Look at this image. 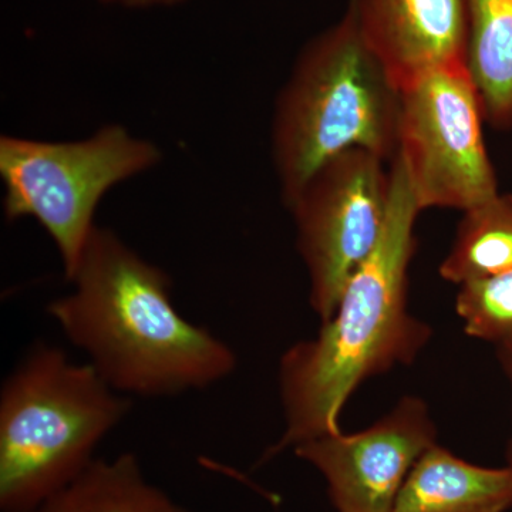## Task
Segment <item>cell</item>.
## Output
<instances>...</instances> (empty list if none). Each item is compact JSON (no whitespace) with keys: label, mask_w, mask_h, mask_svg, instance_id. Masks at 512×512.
<instances>
[{"label":"cell","mask_w":512,"mask_h":512,"mask_svg":"<svg viewBox=\"0 0 512 512\" xmlns=\"http://www.w3.org/2000/svg\"><path fill=\"white\" fill-rule=\"evenodd\" d=\"M390 207L379 244L349 279L335 312L312 339L279 360L285 429L265 458L340 429V414L360 384L412 365L433 330L410 312L409 269L420 207L399 157L392 160Z\"/></svg>","instance_id":"obj_1"},{"label":"cell","mask_w":512,"mask_h":512,"mask_svg":"<svg viewBox=\"0 0 512 512\" xmlns=\"http://www.w3.org/2000/svg\"><path fill=\"white\" fill-rule=\"evenodd\" d=\"M69 281L73 291L47 313L116 392L178 396L237 369L231 346L177 311L167 272L111 229L94 227Z\"/></svg>","instance_id":"obj_2"},{"label":"cell","mask_w":512,"mask_h":512,"mask_svg":"<svg viewBox=\"0 0 512 512\" xmlns=\"http://www.w3.org/2000/svg\"><path fill=\"white\" fill-rule=\"evenodd\" d=\"M402 93L360 35L348 5L309 40L275 104L272 158L284 205L333 157L353 150L392 161Z\"/></svg>","instance_id":"obj_3"},{"label":"cell","mask_w":512,"mask_h":512,"mask_svg":"<svg viewBox=\"0 0 512 512\" xmlns=\"http://www.w3.org/2000/svg\"><path fill=\"white\" fill-rule=\"evenodd\" d=\"M131 409L90 363L37 342L0 392V508L30 512L93 463Z\"/></svg>","instance_id":"obj_4"},{"label":"cell","mask_w":512,"mask_h":512,"mask_svg":"<svg viewBox=\"0 0 512 512\" xmlns=\"http://www.w3.org/2000/svg\"><path fill=\"white\" fill-rule=\"evenodd\" d=\"M163 160L151 141L119 124L79 141L0 138V177L8 221L33 218L55 242L64 276L72 278L104 195Z\"/></svg>","instance_id":"obj_5"},{"label":"cell","mask_w":512,"mask_h":512,"mask_svg":"<svg viewBox=\"0 0 512 512\" xmlns=\"http://www.w3.org/2000/svg\"><path fill=\"white\" fill-rule=\"evenodd\" d=\"M484 124L467 66L427 74L403 90L396 156L421 211L464 212L500 192Z\"/></svg>","instance_id":"obj_6"},{"label":"cell","mask_w":512,"mask_h":512,"mask_svg":"<svg viewBox=\"0 0 512 512\" xmlns=\"http://www.w3.org/2000/svg\"><path fill=\"white\" fill-rule=\"evenodd\" d=\"M382 157L353 148L333 157L286 205L296 248L309 276V303L320 322L379 244L390 207L392 175Z\"/></svg>","instance_id":"obj_7"},{"label":"cell","mask_w":512,"mask_h":512,"mask_svg":"<svg viewBox=\"0 0 512 512\" xmlns=\"http://www.w3.org/2000/svg\"><path fill=\"white\" fill-rule=\"evenodd\" d=\"M436 444L429 404L404 396L365 430L323 434L292 450L325 477L336 511L393 512L410 470Z\"/></svg>","instance_id":"obj_8"},{"label":"cell","mask_w":512,"mask_h":512,"mask_svg":"<svg viewBox=\"0 0 512 512\" xmlns=\"http://www.w3.org/2000/svg\"><path fill=\"white\" fill-rule=\"evenodd\" d=\"M360 35L402 93L427 74L467 66V0H349Z\"/></svg>","instance_id":"obj_9"},{"label":"cell","mask_w":512,"mask_h":512,"mask_svg":"<svg viewBox=\"0 0 512 512\" xmlns=\"http://www.w3.org/2000/svg\"><path fill=\"white\" fill-rule=\"evenodd\" d=\"M512 507V467H481L433 446L414 464L393 512H505Z\"/></svg>","instance_id":"obj_10"},{"label":"cell","mask_w":512,"mask_h":512,"mask_svg":"<svg viewBox=\"0 0 512 512\" xmlns=\"http://www.w3.org/2000/svg\"><path fill=\"white\" fill-rule=\"evenodd\" d=\"M467 69L485 123L512 131V0H467Z\"/></svg>","instance_id":"obj_11"},{"label":"cell","mask_w":512,"mask_h":512,"mask_svg":"<svg viewBox=\"0 0 512 512\" xmlns=\"http://www.w3.org/2000/svg\"><path fill=\"white\" fill-rule=\"evenodd\" d=\"M30 512H190L148 483L137 457L94 460L79 477Z\"/></svg>","instance_id":"obj_12"},{"label":"cell","mask_w":512,"mask_h":512,"mask_svg":"<svg viewBox=\"0 0 512 512\" xmlns=\"http://www.w3.org/2000/svg\"><path fill=\"white\" fill-rule=\"evenodd\" d=\"M511 269L512 194L498 192L463 212L439 274L444 281L460 286Z\"/></svg>","instance_id":"obj_13"},{"label":"cell","mask_w":512,"mask_h":512,"mask_svg":"<svg viewBox=\"0 0 512 512\" xmlns=\"http://www.w3.org/2000/svg\"><path fill=\"white\" fill-rule=\"evenodd\" d=\"M456 312L470 338L498 343L512 336V269L458 286Z\"/></svg>","instance_id":"obj_14"},{"label":"cell","mask_w":512,"mask_h":512,"mask_svg":"<svg viewBox=\"0 0 512 512\" xmlns=\"http://www.w3.org/2000/svg\"><path fill=\"white\" fill-rule=\"evenodd\" d=\"M495 353H497L498 363L510 383L512 397V336L495 345Z\"/></svg>","instance_id":"obj_15"},{"label":"cell","mask_w":512,"mask_h":512,"mask_svg":"<svg viewBox=\"0 0 512 512\" xmlns=\"http://www.w3.org/2000/svg\"><path fill=\"white\" fill-rule=\"evenodd\" d=\"M106 3L124 6V8H156V6H174L183 0H103Z\"/></svg>","instance_id":"obj_16"},{"label":"cell","mask_w":512,"mask_h":512,"mask_svg":"<svg viewBox=\"0 0 512 512\" xmlns=\"http://www.w3.org/2000/svg\"><path fill=\"white\" fill-rule=\"evenodd\" d=\"M507 466L512 467V439L507 447Z\"/></svg>","instance_id":"obj_17"}]
</instances>
